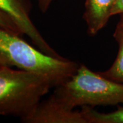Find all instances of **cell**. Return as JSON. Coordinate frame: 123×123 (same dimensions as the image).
Returning <instances> with one entry per match:
<instances>
[{
    "mask_svg": "<svg viewBox=\"0 0 123 123\" xmlns=\"http://www.w3.org/2000/svg\"><path fill=\"white\" fill-rule=\"evenodd\" d=\"M56 97L72 109L123 104V84L80 64L73 76L55 87Z\"/></svg>",
    "mask_w": 123,
    "mask_h": 123,
    "instance_id": "cell-3",
    "label": "cell"
},
{
    "mask_svg": "<svg viewBox=\"0 0 123 123\" xmlns=\"http://www.w3.org/2000/svg\"><path fill=\"white\" fill-rule=\"evenodd\" d=\"M38 8L42 12H46L53 0H37Z\"/></svg>",
    "mask_w": 123,
    "mask_h": 123,
    "instance_id": "cell-11",
    "label": "cell"
},
{
    "mask_svg": "<svg viewBox=\"0 0 123 123\" xmlns=\"http://www.w3.org/2000/svg\"><path fill=\"white\" fill-rule=\"evenodd\" d=\"M19 36L0 27V67L15 66L43 74L53 79L56 86L76 73L79 66L77 62L49 55Z\"/></svg>",
    "mask_w": 123,
    "mask_h": 123,
    "instance_id": "cell-2",
    "label": "cell"
},
{
    "mask_svg": "<svg viewBox=\"0 0 123 123\" xmlns=\"http://www.w3.org/2000/svg\"><path fill=\"white\" fill-rule=\"evenodd\" d=\"M0 27L11 32H14L18 35L22 34L21 31L17 24L14 23L13 19L1 10H0Z\"/></svg>",
    "mask_w": 123,
    "mask_h": 123,
    "instance_id": "cell-9",
    "label": "cell"
},
{
    "mask_svg": "<svg viewBox=\"0 0 123 123\" xmlns=\"http://www.w3.org/2000/svg\"><path fill=\"white\" fill-rule=\"evenodd\" d=\"M67 106L54 94L42 99L35 110L21 120L25 123H87L81 111Z\"/></svg>",
    "mask_w": 123,
    "mask_h": 123,
    "instance_id": "cell-5",
    "label": "cell"
},
{
    "mask_svg": "<svg viewBox=\"0 0 123 123\" xmlns=\"http://www.w3.org/2000/svg\"><path fill=\"white\" fill-rule=\"evenodd\" d=\"M120 21H121V22L123 23V13L120 14Z\"/></svg>",
    "mask_w": 123,
    "mask_h": 123,
    "instance_id": "cell-12",
    "label": "cell"
},
{
    "mask_svg": "<svg viewBox=\"0 0 123 123\" xmlns=\"http://www.w3.org/2000/svg\"><path fill=\"white\" fill-rule=\"evenodd\" d=\"M0 10L13 19L22 34L26 35L40 51L53 57H63L50 46L34 24L30 15V0H0Z\"/></svg>",
    "mask_w": 123,
    "mask_h": 123,
    "instance_id": "cell-4",
    "label": "cell"
},
{
    "mask_svg": "<svg viewBox=\"0 0 123 123\" xmlns=\"http://www.w3.org/2000/svg\"><path fill=\"white\" fill-rule=\"evenodd\" d=\"M56 84L46 75L10 66L0 67V115L27 117Z\"/></svg>",
    "mask_w": 123,
    "mask_h": 123,
    "instance_id": "cell-1",
    "label": "cell"
},
{
    "mask_svg": "<svg viewBox=\"0 0 123 123\" xmlns=\"http://www.w3.org/2000/svg\"><path fill=\"white\" fill-rule=\"evenodd\" d=\"M117 0H86L83 18L90 36H95L106 26Z\"/></svg>",
    "mask_w": 123,
    "mask_h": 123,
    "instance_id": "cell-6",
    "label": "cell"
},
{
    "mask_svg": "<svg viewBox=\"0 0 123 123\" xmlns=\"http://www.w3.org/2000/svg\"><path fill=\"white\" fill-rule=\"evenodd\" d=\"M81 112L87 123H123V106L110 113H102L91 107H82Z\"/></svg>",
    "mask_w": 123,
    "mask_h": 123,
    "instance_id": "cell-8",
    "label": "cell"
},
{
    "mask_svg": "<svg viewBox=\"0 0 123 123\" xmlns=\"http://www.w3.org/2000/svg\"><path fill=\"white\" fill-rule=\"evenodd\" d=\"M114 38L118 44L117 57L109 69L98 73L107 79L123 84V23L120 21L115 29Z\"/></svg>",
    "mask_w": 123,
    "mask_h": 123,
    "instance_id": "cell-7",
    "label": "cell"
},
{
    "mask_svg": "<svg viewBox=\"0 0 123 123\" xmlns=\"http://www.w3.org/2000/svg\"><path fill=\"white\" fill-rule=\"evenodd\" d=\"M123 13V0H117L111 11V17Z\"/></svg>",
    "mask_w": 123,
    "mask_h": 123,
    "instance_id": "cell-10",
    "label": "cell"
}]
</instances>
